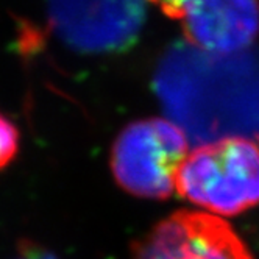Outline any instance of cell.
I'll list each match as a JSON object with an SVG mask.
<instances>
[{
	"label": "cell",
	"mask_w": 259,
	"mask_h": 259,
	"mask_svg": "<svg viewBox=\"0 0 259 259\" xmlns=\"http://www.w3.org/2000/svg\"><path fill=\"white\" fill-rule=\"evenodd\" d=\"M155 88L165 113L192 141L245 136L254 128L259 58L178 46L162 58Z\"/></svg>",
	"instance_id": "cell-1"
},
{
	"label": "cell",
	"mask_w": 259,
	"mask_h": 259,
	"mask_svg": "<svg viewBox=\"0 0 259 259\" xmlns=\"http://www.w3.org/2000/svg\"><path fill=\"white\" fill-rule=\"evenodd\" d=\"M175 191L219 215H237L259 205V142L225 136L186 155L175 177Z\"/></svg>",
	"instance_id": "cell-2"
},
{
	"label": "cell",
	"mask_w": 259,
	"mask_h": 259,
	"mask_svg": "<svg viewBox=\"0 0 259 259\" xmlns=\"http://www.w3.org/2000/svg\"><path fill=\"white\" fill-rule=\"evenodd\" d=\"M188 155L186 133L161 117L128 123L111 149V172L135 197L165 200L175 192V177Z\"/></svg>",
	"instance_id": "cell-3"
},
{
	"label": "cell",
	"mask_w": 259,
	"mask_h": 259,
	"mask_svg": "<svg viewBox=\"0 0 259 259\" xmlns=\"http://www.w3.org/2000/svg\"><path fill=\"white\" fill-rule=\"evenodd\" d=\"M46 8L57 38L88 55L126 50L145 22V0H46Z\"/></svg>",
	"instance_id": "cell-4"
},
{
	"label": "cell",
	"mask_w": 259,
	"mask_h": 259,
	"mask_svg": "<svg viewBox=\"0 0 259 259\" xmlns=\"http://www.w3.org/2000/svg\"><path fill=\"white\" fill-rule=\"evenodd\" d=\"M135 259H253L224 219L178 211L161 220L136 247Z\"/></svg>",
	"instance_id": "cell-5"
},
{
	"label": "cell",
	"mask_w": 259,
	"mask_h": 259,
	"mask_svg": "<svg viewBox=\"0 0 259 259\" xmlns=\"http://www.w3.org/2000/svg\"><path fill=\"white\" fill-rule=\"evenodd\" d=\"M180 21L189 46L212 55L242 53L259 33V0H186Z\"/></svg>",
	"instance_id": "cell-6"
},
{
	"label": "cell",
	"mask_w": 259,
	"mask_h": 259,
	"mask_svg": "<svg viewBox=\"0 0 259 259\" xmlns=\"http://www.w3.org/2000/svg\"><path fill=\"white\" fill-rule=\"evenodd\" d=\"M19 152V132L16 125L0 113V170L16 158Z\"/></svg>",
	"instance_id": "cell-7"
},
{
	"label": "cell",
	"mask_w": 259,
	"mask_h": 259,
	"mask_svg": "<svg viewBox=\"0 0 259 259\" xmlns=\"http://www.w3.org/2000/svg\"><path fill=\"white\" fill-rule=\"evenodd\" d=\"M170 19H181L186 0H149Z\"/></svg>",
	"instance_id": "cell-8"
},
{
	"label": "cell",
	"mask_w": 259,
	"mask_h": 259,
	"mask_svg": "<svg viewBox=\"0 0 259 259\" xmlns=\"http://www.w3.org/2000/svg\"><path fill=\"white\" fill-rule=\"evenodd\" d=\"M14 259H57L52 253L46 251L44 248L33 245V244H24L21 247V251Z\"/></svg>",
	"instance_id": "cell-9"
},
{
	"label": "cell",
	"mask_w": 259,
	"mask_h": 259,
	"mask_svg": "<svg viewBox=\"0 0 259 259\" xmlns=\"http://www.w3.org/2000/svg\"><path fill=\"white\" fill-rule=\"evenodd\" d=\"M253 135H254L256 138H259V92H257V105H256V119H254Z\"/></svg>",
	"instance_id": "cell-10"
}]
</instances>
